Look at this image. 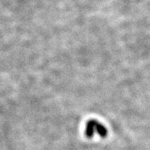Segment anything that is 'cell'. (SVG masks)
<instances>
[{
  "label": "cell",
  "mask_w": 150,
  "mask_h": 150,
  "mask_svg": "<svg viewBox=\"0 0 150 150\" xmlns=\"http://www.w3.org/2000/svg\"><path fill=\"white\" fill-rule=\"evenodd\" d=\"M95 132V120H91L87 122L86 126V130L85 134L87 138H92Z\"/></svg>",
  "instance_id": "1"
},
{
  "label": "cell",
  "mask_w": 150,
  "mask_h": 150,
  "mask_svg": "<svg viewBox=\"0 0 150 150\" xmlns=\"http://www.w3.org/2000/svg\"><path fill=\"white\" fill-rule=\"evenodd\" d=\"M95 132H97L102 138H105L107 136V129L97 120H95Z\"/></svg>",
  "instance_id": "2"
}]
</instances>
